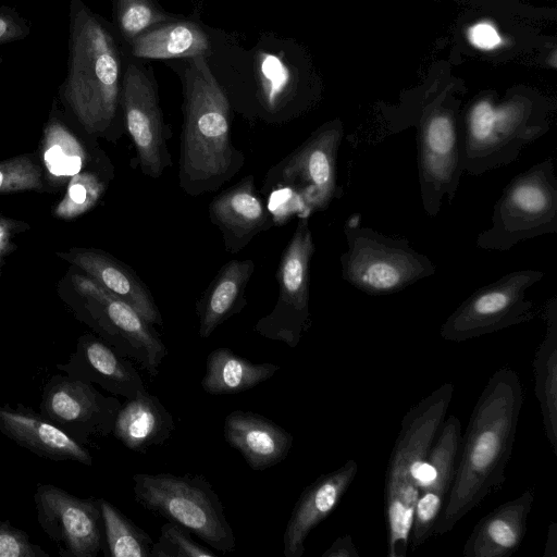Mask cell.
Listing matches in <instances>:
<instances>
[{"label": "cell", "mask_w": 557, "mask_h": 557, "mask_svg": "<svg viewBox=\"0 0 557 557\" xmlns=\"http://www.w3.org/2000/svg\"><path fill=\"white\" fill-rule=\"evenodd\" d=\"M358 473V463L347 460L339 468L321 474L297 499L283 534V555L301 557L309 533L338 506Z\"/></svg>", "instance_id": "cell-20"}, {"label": "cell", "mask_w": 557, "mask_h": 557, "mask_svg": "<svg viewBox=\"0 0 557 557\" xmlns=\"http://www.w3.org/2000/svg\"><path fill=\"white\" fill-rule=\"evenodd\" d=\"M347 250L339 256L342 277L371 296L391 295L432 276L436 267L405 237L362 226L354 216L344 224Z\"/></svg>", "instance_id": "cell-9"}, {"label": "cell", "mask_w": 557, "mask_h": 557, "mask_svg": "<svg viewBox=\"0 0 557 557\" xmlns=\"http://www.w3.org/2000/svg\"><path fill=\"white\" fill-rule=\"evenodd\" d=\"M224 438L237 449L247 465L262 471L282 462L294 437L284 428L252 411L234 410L224 420Z\"/></svg>", "instance_id": "cell-25"}, {"label": "cell", "mask_w": 557, "mask_h": 557, "mask_svg": "<svg viewBox=\"0 0 557 557\" xmlns=\"http://www.w3.org/2000/svg\"><path fill=\"white\" fill-rule=\"evenodd\" d=\"M344 136L339 119L323 123L267 173L262 193L274 224L290 214L309 216L329 208L337 194V158Z\"/></svg>", "instance_id": "cell-7"}, {"label": "cell", "mask_w": 557, "mask_h": 557, "mask_svg": "<svg viewBox=\"0 0 557 557\" xmlns=\"http://www.w3.org/2000/svg\"><path fill=\"white\" fill-rule=\"evenodd\" d=\"M133 492L141 507L183 525L212 548L222 553L235 549L223 504L203 476L136 473Z\"/></svg>", "instance_id": "cell-10"}, {"label": "cell", "mask_w": 557, "mask_h": 557, "mask_svg": "<svg viewBox=\"0 0 557 557\" xmlns=\"http://www.w3.org/2000/svg\"><path fill=\"white\" fill-rule=\"evenodd\" d=\"M0 557H50L29 535L10 521L0 520Z\"/></svg>", "instance_id": "cell-37"}, {"label": "cell", "mask_w": 557, "mask_h": 557, "mask_svg": "<svg viewBox=\"0 0 557 557\" xmlns=\"http://www.w3.org/2000/svg\"><path fill=\"white\" fill-rule=\"evenodd\" d=\"M151 557H218L216 554L191 537L183 525L169 521L161 528V533L151 547Z\"/></svg>", "instance_id": "cell-35"}, {"label": "cell", "mask_w": 557, "mask_h": 557, "mask_svg": "<svg viewBox=\"0 0 557 557\" xmlns=\"http://www.w3.org/2000/svg\"><path fill=\"white\" fill-rule=\"evenodd\" d=\"M322 557H359V553L351 535L345 534L337 537Z\"/></svg>", "instance_id": "cell-40"}, {"label": "cell", "mask_w": 557, "mask_h": 557, "mask_svg": "<svg viewBox=\"0 0 557 557\" xmlns=\"http://www.w3.org/2000/svg\"><path fill=\"white\" fill-rule=\"evenodd\" d=\"M183 89L178 186L197 197L218 190L243 168L231 140L232 103L203 57L169 60Z\"/></svg>", "instance_id": "cell-2"}, {"label": "cell", "mask_w": 557, "mask_h": 557, "mask_svg": "<svg viewBox=\"0 0 557 557\" xmlns=\"http://www.w3.org/2000/svg\"><path fill=\"white\" fill-rule=\"evenodd\" d=\"M72 282L84 300L83 320L120 356L156 376L168 350L152 324L88 275H73Z\"/></svg>", "instance_id": "cell-13"}, {"label": "cell", "mask_w": 557, "mask_h": 557, "mask_svg": "<svg viewBox=\"0 0 557 557\" xmlns=\"http://www.w3.org/2000/svg\"><path fill=\"white\" fill-rule=\"evenodd\" d=\"M85 159L77 138L62 123L51 121L44 140V163L50 176L65 181L81 172Z\"/></svg>", "instance_id": "cell-32"}, {"label": "cell", "mask_w": 557, "mask_h": 557, "mask_svg": "<svg viewBox=\"0 0 557 557\" xmlns=\"http://www.w3.org/2000/svg\"><path fill=\"white\" fill-rule=\"evenodd\" d=\"M557 232V177L552 158L516 175L494 205L492 225L476 237L486 250L506 251L518 243Z\"/></svg>", "instance_id": "cell-11"}, {"label": "cell", "mask_w": 557, "mask_h": 557, "mask_svg": "<svg viewBox=\"0 0 557 557\" xmlns=\"http://www.w3.org/2000/svg\"><path fill=\"white\" fill-rule=\"evenodd\" d=\"M113 26L125 48L146 28L183 16L168 12L158 0H110Z\"/></svg>", "instance_id": "cell-33"}, {"label": "cell", "mask_w": 557, "mask_h": 557, "mask_svg": "<svg viewBox=\"0 0 557 557\" xmlns=\"http://www.w3.org/2000/svg\"><path fill=\"white\" fill-rule=\"evenodd\" d=\"M454 384L443 383L404 416L384 483L387 556L406 557L419 498L420 472L453 400Z\"/></svg>", "instance_id": "cell-5"}, {"label": "cell", "mask_w": 557, "mask_h": 557, "mask_svg": "<svg viewBox=\"0 0 557 557\" xmlns=\"http://www.w3.org/2000/svg\"><path fill=\"white\" fill-rule=\"evenodd\" d=\"M545 335L533 358L534 394L547 441L557 455V297L544 308Z\"/></svg>", "instance_id": "cell-29"}, {"label": "cell", "mask_w": 557, "mask_h": 557, "mask_svg": "<svg viewBox=\"0 0 557 557\" xmlns=\"http://www.w3.org/2000/svg\"><path fill=\"white\" fill-rule=\"evenodd\" d=\"M121 403L92 384L53 374L42 387L39 412L83 446L112 434Z\"/></svg>", "instance_id": "cell-17"}, {"label": "cell", "mask_w": 557, "mask_h": 557, "mask_svg": "<svg viewBox=\"0 0 557 557\" xmlns=\"http://www.w3.org/2000/svg\"><path fill=\"white\" fill-rule=\"evenodd\" d=\"M462 1H476V2H482V1H505V0H462Z\"/></svg>", "instance_id": "cell-44"}, {"label": "cell", "mask_w": 557, "mask_h": 557, "mask_svg": "<svg viewBox=\"0 0 557 557\" xmlns=\"http://www.w3.org/2000/svg\"><path fill=\"white\" fill-rule=\"evenodd\" d=\"M227 44L222 32L196 17L181 16L143 30L126 48L128 55L141 60L210 59L219 46Z\"/></svg>", "instance_id": "cell-19"}, {"label": "cell", "mask_w": 557, "mask_h": 557, "mask_svg": "<svg viewBox=\"0 0 557 557\" xmlns=\"http://www.w3.org/2000/svg\"><path fill=\"white\" fill-rule=\"evenodd\" d=\"M69 55L60 97L84 129L104 135L122 112L126 48L115 27L83 0H71Z\"/></svg>", "instance_id": "cell-3"}, {"label": "cell", "mask_w": 557, "mask_h": 557, "mask_svg": "<svg viewBox=\"0 0 557 557\" xmlns=\"http://www.w3.org/2000/svg\"><path fill=\"white\" fill-rule=\"evenodd\" d=\"M0 432L41 458L92 465V457L86 446L30 407L21 404L0 406Z\"/></svg>", "instance_id": "cell-23"}, {"label": "cell", "mask_w": 557, "mask_h": 557, "mask_svg": "<svg viewBox=\"0 0 557 557\" xmlns=\"http://www.w3.org/2000/svg\"><path fill=\"white\" fill-rule=\"evenodd\" d=\"M16 230L14 221L0 218V261L9 252L11 238Z\"/></svg>", "instance_id": "cell-41"}, {"label": "cell", "mask_w": 557, "mask_h": 557, "mask_svg": "<svg viewBox=\"0 0 557 557\" xmlns=\"http://www.w3.org/2000/svg\"><path fill=\"white\" fill-rule=\"evenodd\" d=\"M534 488H527L518 497L500 504L482 517L467 539L465 557H509L520 547L528 517L534 504Z\"/></svg>", "instance_id": "cell-24"}, {"label": "cell", "mask_w": 557, "mask_h": 557, "mask_svg": "<svg viewBox=\"0 0 557 557\" xmlns=\"http://www.w3.org/2000/svg\"><path fill=\"white\" fill-rule=\"evenodd\" d=\"M59 256L67 260L104 289L129 305L148 323L163 325L162 315L146 285L127 265L95 249H72Z\"/></svg>", "instance_id": "cell-26"}, {"label": "cell", "mask_w": 557, "mask_h": 557, "mask_svg": "<svg viewBox=\"0 0 557 557\" xmlns=\"http://www.w3.org/2000/svg\"><path fill=\"white\" fill-rule=\"evenodd\" d=\"M416 128L418 178L425 213L436 216L443 199L451 202L463 174L459 100L448 90H429L407 99L392 132Z\"/></svg>", "instance_id": "cell-6"}, {"label": "cell", "mask_w": 557, "mask_h": 557, "mask_svg": "<svg viewBox=\"0 0 557 557\" xmlns=\"http://www.w3.org/2000/svg\"><path fill=\"white\" fill-rule=\"evenodd\" d=\"M121 106L141 172L151 178L160 177L172 161L158 84L153 69L145 60L128 54L122 79Z\"/></svg>", "instance_id": "cell-15"}, {"label": "cell", "mask_w": 557, "mask_h": 557, "mask_svg": "<svg viewBox=\"0 0 557 557\" xmlns=\"http://www.w3.org/2000/svg\"><path fill=\"white\" fill-rule=\"evenodd\" d=\"M469 41L483 51H493L502 44V37L496 27L490 23H476L468 30Z\"/></svg>", "instance_id": "cell-39"}, {"label": "cell", "mask_w": 557, "mask_h": 557, "mask_svg": "<svg viewBox=\"0 0 557 557\" xmlns=\"http://www.w3.org/2000/svg\"><path fill=\"white\" fill-rule=\"evenodd\" d=\"M544 274L533 269L512 271L476 289L444 321L441 337L461 343L532 320L535 308L527 292Z\"/></svg>", "instance_id": "cell-12"}, {"label": "cell", "mask_w": 557, "mask_h": 557, "mask_svg": "<svg viewBox=\"0 0 557 557\" xmlns=\"http://www.w3.org/2000/svg\"><path fill=\"white\" fill-rule=\"evenodd\" d=\"M543 557H556L557 556V523L552 521L548 530L547 537L544 546Z\"/></svg>", "instance_id": "cell-42"}, {"label": "cell", "mask_w": 557, "mask_h": 557, "mask_svg": "<svg viewBox=\"0 0 557 557\" xmlns=\"http://www.w3.org/2000/svg\"><path fill=\"white\" fill-rule=\"evenodd\" d=\"M37 521L61 557H96L106 547L99 498H81L52 484L38 483Z\"/></svg>", "instance_id": "cell-16"}, {"label": "cell", "mask_w": 557, "mask_h": 557, "mask_svg": "<svg viewBox=\"0 0 557 557\" xmlns=\"http://www.w3.org/2000/svg\"><path fill=\"white\" fill-rule=\"evenodd\" d=\"M106 547L111 557H151L150 535L119 508L104 498H99Z\"/></svg>", "instance_id": "cell-31"}, {"label": "cell", "mask_w": 557, "mask_h": 557, "mask_svg": "<svg viewBox=\"0 0 557 557\" xmlns=\"http://www.w3.org/2000/svg\"><path fill=\"white\" fill-rule=\"evenodd\" d=\"M253 94L242 110L246 119L283 125L310 111L320 98L317 77L300 46L262 35L253 48Z\"/></svg>", "instance_id": "cell-8"}, {"label": "cell", "mask_w": 557, "mask_h": 557, "mask_svg": "<svg viewBox=\"0 0 557 557\" xmlns=\"http://www.w3.org/2000/svg\"><path fill=\"white\" fill-rule=\"evenodd\" d=\"M524 401L517 371L502 367L488 379L461 437L450 491L433 535L453 528L506 481L518 422Z\"/></svg>", "instance_id": "cell-1"}, {"label": "cell", "mask_w": 557, "mask_h": 557, "mask_svg": "<svg viewBox=\"0 0 557 557\" xmlns=\"http://www.w3.org/2000/svg\"><path fill=\"white\" fill-rule=\"evenodd\" d=\"M103 190L104 185L98 176L91 172H79L71 177L54 214L62 219L78 216L96 205Z\"/></svg>", "instance_id": "cell-34"}, {"label": "cell", "mask_w": 557, "mask_h": 557, "mask_svg": "<svg viewBox=\"0 0 557 557\" xmlns=\"http://www.w3.org/2000/svg\"><path fill=\"white\" fill-rule=\"evenodd\" d=\"M186 1L193 8L194 17L200 18L205 11V1L203 0H186Z\"/></svg>", "instance_id": "cell-43"}, {"label": "cell", "mask_w": 557, "mask_h": 557, "mask_svg": "<svg viewBox=\"0 0 557 557\" xmlns=\"http://www.w3.org/2000/svg\"><path fill=\"white\" fill-rule=\"evenodd\" d=\"M29 32L28 22L17 11L0 7V45L24 39Z\"/></svg>", "instance_id": "cell-38"}, {"label": "cell", "mask_w": 557, "mask_h": 557, "mask_svg": "<svg viewBox=\"0 0 557 557\" xmlns=\"http://www.w3.org/2000/svg\"><path fill=\"white\" fill-rule=\"evenodd\" d=\"M314 243L309 216H299L276 270L278 297L272 311L261 318L255 331L269 339L295 348L311 325L309 307L310 263Z\"/></svg>", "instance_id": "cell-14"}, {"label": "cell", "mask_w": 557, "mask_h": 557, "mask_svg": "<svg viewBox=\"0 0 557 557\" xmlns=\"http://www.w3.org/2000/svg\"><path fill=\"white\" fill-rule=\"evenodd\" d=\"M41 188V169L28 156L0 162V193Z\"/></svg>", "instance_id": "cell-36"}, {"label": "cell", "mask_w": 557, "mask_h": 557, "mask_svg": "<svg viewBox=\"0 0 557 557\" xmlns=\"http://www.w3.org/2000/svg\"><path fill=\"white\" fill-rule=\"evenodd\" d=\"M174 426L170 411L146 389L121 405L112 434L126 448L145 453L153 446L163 445Z\"/></svg>", "instance_id": "cell-27"}, {"label": "cell", "mask_w": 557, "mask_h": 557, "mask_svg": "<svg viewBox=\"0 0 557 557\" xmlns=\"http://www.w3.org/2000/svg\"><path fill=\"white\" fill-rule=\"evenodd\" d=\"M57 369L67 376L89 384H97L106 392L133 399L146 391L145 383L131 360L120 356L101 338L82 335L66 363Z\"/></svg>", "instance_id": "cell-21"}, {"label": "cell", "mask_w": 557, "mask_h": 557, "mask_svg": "<svg viewBox=\"0 0 557 557\" xmlns=\"http://www.w3.org/2000/svg\"><path fill=\"white\" fill-rule=\"evenodd\" d=\"M255 271L251 259L225 263L199 298V335L208 338L222 323L242 311L247 304L245 290Z\"/></svg>", "instance_id": "cell-28"}, {"label": "cell", "mask_w": 557, "mask_h": 557, "mask_svg": "<svg viewBox=\"0 0 557 557\" xmlns=\"http://www.w3.org/2000/svg\"><path fill=\"white\" fill-rule=\"evenodd\" d=\"M461 442V424L457 417L444 420L428 456L432 476L420 490L414 508L409 548L417 550L433 535L435 523L454 480Z\"/></svg>", "instance_id": "cell-18"}, {"label": "cell", "mask_w": 557, "mask_h": 557, "mask_svg": "<svg viewBox=\"0 0 557 557\" xmlns=\"http://www.w3.org/2000/svg\"><path fill=\"white\" fill-rule=\"evenodd\" d=\"M278 370L277 364L253 363L228 348L220 347L208 355L200 384L211 395L237 394L269 380Z\"/></svg>", "instance_id": "cell-30"}, {"label": "cell", "mask_w": 557, "mask_h": 557, "mask_svg": "<svg viewBox=\"0 0 557 557\" xmlns=\"http://www.w3.org/2000/svg\"><path fill=\"white\" fill-rule=\"evenodd\" d=\"M552 107L539 94L518 89L498 100L485 94L461 115V166L479 176L516 161L522 150L550 127Z\"/></svg>", "instance_id": "cell-4"}, {"label": "cell", "mask_w": 557, "mask_h": 557, "mask_svg": "<svg viewBox=\"0 0 557 557\" xmlns=\"http://www.w3.org/2000/svg\"><path fill=\"white\" fill-rule=\"evenodd\" d=\"M209 218L222 234L224 248L236 253L255 236L275 225L255 187L253 175L223 190L209 205Z\"/></svg>", "instance_id": "cell-22"}]
</instances>
